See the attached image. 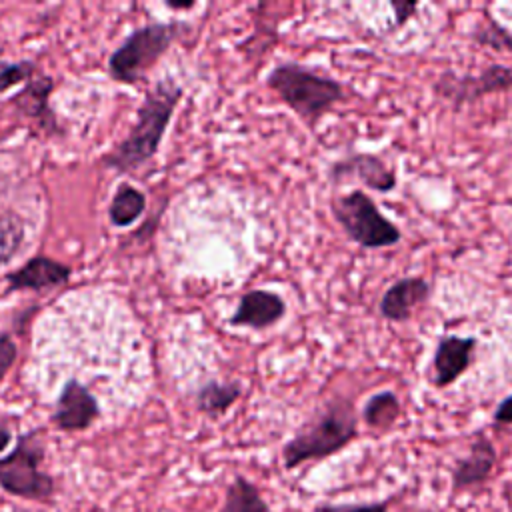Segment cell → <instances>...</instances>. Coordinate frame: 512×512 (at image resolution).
<instances>
[{"instance_id":"6da1fadb","label":"cell","mask_w":512,"mask_h":512,"mask_svg":"<svg viewBox=\"0 0 512 512\" xmlns=\"http://www.w3.org/2000/svg\"><path fill=\"white\" fill-rule=\"evenodd\" d=\"M184 96L174 76L152 84L136 108V122L130 132L100 156V164L118 174H130L146 166L160 150L170 120Z\"/></svg>"},{"instance_id":"7a4b0ae2","label":"cell","mask_w":512,"mask_h":512,"mask_svg":"<svg viewBox=\"0 0 512 512\" xmlns=\"http://www.w3.org/2000/svg\"><path fill=\"white\" fill-rule=\"evenodd\" d=\"M358 436V416L354 402L332 398L318 408L282 446V464L294 470L310 460H324L346 448Z\"/></svg>"},{"instance_id":"3957f363","label":"cell","mask_w":512,"mask_h":512,"mask_svg":"<svg viewBox=\"0 0 512 512\" xmlns=\"http://www.w3.org/2000/svg\"><path fill=\"white\" fill-rule=\"evenodd\" d=\"M268 90H272L310 130L346 98L344 86L318 70H312L300 62L284 60L276 64L264 78Z\"/></svg>"},{"instance_id":"277c9868","label":"cell","mask_w":512,"mask_h":512,"mask_svg":"<svg viewBox=\"0 0 512 512\" xmlns=\"http://www.w3.org/2000/svg\"><path fill=\"white\" fill-rule=\"evenodd\" d=\"M188 30L190 24L182 20L148 22L134 28L108 56V76L118 84L136 86Z\"/></svg>"},{"instance_id":"5b68a950","label":"cell","mask_w":512,"mask_h":512,"mask_svg":"<svg viewBox=\"0 0 512 512\" xmlns=\"http://www.w3.org/2000/svg\"><path fill=\"white\" fill-rule=\"evenodd\" d=\"M46 444L40 428L22 432L14 448L0 456V488L22 500L50 502L56 492L54 476L42 468Z\"/></svg>"},{"instance_id":"8992f818","label":"cell","mask_w":512,"mask_h":512,"mask_svg":"<svg viewBox=\"0 0 512 512\" xmlns=\"http://www.w3.org/2000/svg\"><path fill=\"white\" fill-rule=\"evenodd\" d=\"M332 216L346 236L366 250L390 248L402 240L398 226L386 218L364 190H350L332 200Z\"/></svg>"},{"instance_id":"52a82bcc","label":"cell","mask_w":512,"mask_h":512,"mask_svg":"<svg viewBox=\"0 0 512 512\" xmlns=\"http://www.w3.org/2000/svg\"><path fill=\"white\" fill-rule=\"evenodd\" d=\"M512 88V70L502 64H490L480 74H456L452 70L442 72L432 90L452 102L456 108L476 102L486 94H498Z\"/></svg>"},{"instance_id":"ba28073f","label":"cell","mask_w":512,"mask_h":512,"mask_svg":"<svg viewBox=\"0 0 512 512\" xmlns=\"http://www.w3.org/2000/svg\"><path fill=\"white\" fill-rule=\"evenodd\" d=\"M54 88L56 80L40 70L28 84H24L22 90L8 98V104L18 114L28 118L44 138L66 136V128L60 124L56 112L50 106V94L54 92Z\"/></svg>"},{"instance_id":"9c48e42d","label":"cell","mask_w":512,"mask_h":512,"mask_svg":"<svg viewBox=\"0 0 512 512\" xmlns=\"http://www.w3.org/2000/svg\"><path fill=\"white\" fill-rule=\"evenodd\" d=\"M102 416V408L94 392L76 376L66 378L62 384L50 422L62 432L88 430Z\"/></svg>"},{"instance_id":"30bf717a","label":"cell","mask_w":512,"mask_h":512,"mask_svg":"<svg viewBox=\"0 0 512 512\" xmlns=\"http://www.w3.org/2000/svg\"><path fill=\"white\" fill-rule=\"evenodd\" d=\"M72 278V268L48 254H34L22 266L4 276L6 294L12 292H48L66 286Z\"/></svg>"},{"instance_id":"8fae6325","label":"cell","mask_w":512,"mask_h":512,"mask_svg":"<svg viewBox=\"0 0 512 512\" xmlns=\"http://www.w3.org/2000/svg\"><path fill=\"white\" fill-rule=\"evenodd\" d=\"M288 312L286 300L266 288H252L246 290L232 316L228 318V324L232 328H250V330H266L276 326Z\"/></svg>"},{"instance_id":"7c38bea8","label":"cell","mask_w":512,"mask_h":512,"mask_svg":"<svg viewBox=\"0 0 512 512\" xmlns=\"http://www.w3.org/2000/svg\"><path fill=\"white\" fill-rule=\"evenodd\" d=\"M478 340L474 336H456L444 334L434 350L432 358V376L430 382L436 388H446L454 384L462 374L468 372Z\"/></svg>"},{"instance_id":"4fadbf2b","label":"cell","mask_w":512,"mask_h":512,"mask_svg":"<svg viewBox=\"0 0 512 512\" xmlns=\"http://www.w3.org/2000/svg\"><path fill=\"white\" fill-rule=\"evenodd\" d=\"M328 176L332 182L356 178L368 190H374V192H392L398 184L394 168H390L380 156L366 154V152H358L342 160H336L330 166Z\"/></svg>"},{"instance_id":"5bb4252c","label":"cell","mask_w":512,"mask_h":512,"mask_svg":"<svg viewBox=\"0 0 512 512\" xmlns=\"http://www.w3.org/2000/svg\"><path fill=\"white\" fill-rule=\"evenodd\" d=\"M432 286L422 276H402L392 282L378 304L380 316L390 322H406L410 320L414 308L426 304L430 300Z\"/></svg>"},{"instance_id":"9a60e30c","label":"cell","mask_w":512,"mask_h":512,"mask_svg":"<svg viewBox=\"0 0 512 512\" xmlns=\"http://www.w3.org/2000/svg\"><path fill=\"white\" fill-rule=\"evenodd\" d=\"M494 464L496 448L484 432H478L470 444L468 454L458 458L452 468V488L466 490L484 484L490 478Z\"/></svg>"},{"instance_id":"2e32d148","label":"cell","mask_w":512,"mask_h":512,"mask_svg":"<svg viewBox=\"0 0 512 512\" xmlns=\"http://www.w3.org/2000/svg\"><path fill=\"white\" fill-rule=\"evenodd\" d=\"M240 380H208L194 392V406L208 418H220L242 396Z\"/></svg>"},{"instance_id":"e0dca14e","label":"cell","mask_w":512,"mask_h":512,"mask_svg":"<svg viewBox=\"0 0 512 512\" xmlns=\"http://www.w3.org/2000/svg\"><path fill=\"white\" fill-rule=\"evenodd\" d=\"M146 194L130 182H120L110 204H108V220L116 228L132 226L146 212Z\"/></svg>"},{"instance_id":"ac0fdd59","label":"cell","mask_w":512,"mask_h":512,"mask_svg":"<svg viewBox=\"0 0 512 512\" xmlns=\"http://www.w3.org/2000/svg\"><path fill=\"white\" fill-rule=\"evenodd\" d=\"M218 512H270V506L250 478L236 474L224 492Z\"/></svg>"},{"instance_id":"d6986e66","label":"cell","mask_w":512,"mask_h":512,"mask_svg":"<svg viewBox=\"0 0 512 512\" xmlns=\"http://www.w3.org/2000/svg\"><path fill=\"white\" fill-rule=\"evenodd\" d=\"M402 414V404L396 392L380 390L372 394L362 406V420L368 428L390 430Z\"/></svg>"},{"instance_id":"ffe728a7","label":"cell","mask_w":512,"mask_h":512,"mask_svg":"<svg viewBox=\"0 0 512 512\" xmlns=\"http://www.w3.org/2000/svg\"><path fill=\"white\" fill-rule=\"evenodd\" d=\"M26 238V224L18 212L0 214V268L10 264L22 250Z\"/></svg>"},{"instance_id":"44dd1931","label":"cell","mask_w":512,"mask_h":512,"mask_svg":"<svg viewBox=\"0 0 512 512\" xmlns=\"http://www.w3.org/2000/svg\"><path fill=\"white\" fill-rule=\"evenodd\" d=\"M470 38L492 50L512 52V32H508L500 22H496L490 14H484L482 22H476L470 30Z\"/></svg>"},{"instance_id":"7402d4cb","label":"cell","mask_w":512,"mask_h":512,"mask_svg":"<svg viewBox=\"0 0 512 512\" xmlns=\"http://www.w3.org/2000/svg\"><path fill=\"white\" fill-rule=\"evenodd\" d=\"M40 72L38 64L34 60H14L4 62L0 66V94L8 92L10 88H16L20 84H28L36 74Z\"/></svg>"},{"instance_id":"603a6c76","label":"cell","mask_w":512,"mask_h":512,"mask_svg":"<svg viewBox=\"0 0 512 512\" xmlns=\"http://www.w3.org/2000/svg\"><path fill=\"white\" fill-rule=\"evenodd\" d=\"M18 360V344L10 332H0V384Z\"/></svg>"},{"instance_id":"cb8c5ba5","label":"cell","mask_w":512,"mask_h":512,"mask_svg":"<svg viewBox=\"0 0 512 512\" xmlns=\"http://www.w3.org/2000/svg\"><path fill=\"white\" fill-rule=\"evenodd\" d=\"M314 512H388V502H362V504H318Z\"/></svg>"},{"instance_id":"d4e9b609","label":"cell","mask_w":512,"mask_h":512,"mask_svg":"<svg viewBox=\"0 0 512 512\" xmlns=\"http://www.w3.org/2000/svg\"><path fill=\"white\" fill-rule=\"evenodd\" d=\"M390 8L394 10V26H404L414 12L418 10V2H410V0H400V2H390Z\"/></svg>"},{"instance_id":"484cf974","label":"cell","mask_w":512,"mask_h":512,"mask_svg":"<svg viewBox=\"0 0 512 512\" xmlns=\"http://www.w3.org/2000/svg\"><path fill=\"white\" fill-rule=\"evenodd\" d=\"M492 418L496 424H512V394L500 400Z\"/></svg>"},{"instance_id":"4316f807","label":"cell","mask_w":512,"mask_h":512,"mask_svg":"<svg viewBox=\"0 0 512 512\" xmlns=\"http://www.w3.org/2000/svg\"><path fill=\"white\" fill-rule=\"evenodd\" d=\"M12 442V428L0 420V454L10 446Z\"/></svg>"},{"instance_id":"83f0119b","label":"cell","mask_w":512,"mask_h":512,"mask_svg":"<svg viewBox=\"0 0 512 512\" xmlns=\"http://www.w3.org/2000/svg\"><path fill=\"white\" fill-rule=\"evenodd\" d=\"M166 4V8H170V10H174V12H186V10H192V8H196L198 4L194 2V0H190V2H174V0H166L164 2Z\"/></svg>"}]
</instances>
